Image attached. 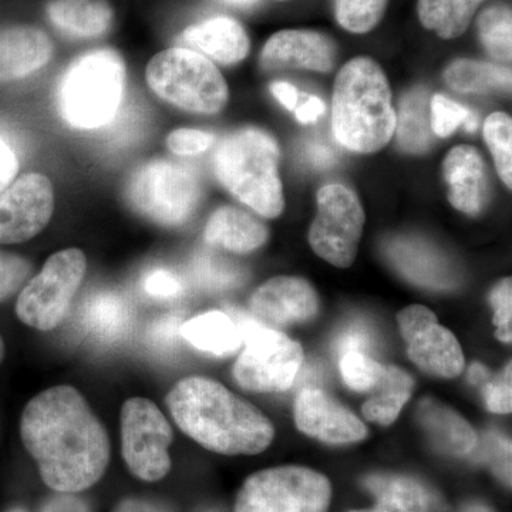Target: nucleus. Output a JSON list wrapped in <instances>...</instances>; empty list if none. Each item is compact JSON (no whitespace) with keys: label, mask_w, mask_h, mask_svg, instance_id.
<instances>
[{"label":"nucleus","mask_w":512,"mask_h":512,"mask_svg":"<svg viewBox=\"0 0 512 512\" xmlns=\"http://www.w3.org/2000/svg\"><path fill=\"white\" fill-rule=\"evenodd\" d=\"M20 436L47 487L80 493L106 473L110 440L86 399L72 386H55L28 403Z\"/></svg>","instance_id":"nucleus-1"},{"label":"nucleus","mask_w":512,"mask_h":512,"mask_svg":"<svg viewBox=\"0 0 512 512\" xmlns=\"http://www.w3.org/2000/svg\"><path fill=\"white\" fill-rule=\"evenodd\" d=\"M165 403L177 426L215 453L252 456L262 453L275 437L274 426L261 410L207 377L181 380Z\"/></svg>","instance_id":"nucleus-2"},{"label":"nucleus","mask_w":512,"mask_h":512,"mask_svg":"<svg viewBox=\"0 0 512 512\" xmlns=\"http://www.w3.org/2000/svg\"><path fill=\"white\" fill-rule=\"evenodd\" d=\"M396 119L382 67L367 57H356L345 64L333 93L336 140L355 153H376L392 138Z\"/></svg>","instance_id":"nucleus-3"},{"label":"nucleus","mask_w":512,"mask_h":512,"mask_svg":"<svg viewBox=\"0 0 512 512\" xmlns=\"http://www.w3.org/2000/svg\"><path fill=\"white\" fill-rule=\"evenodd\" d=\"M274 138L258 128H242L221 141L214 156L218 181L238 201L265 218L284 211Z\"/></svg>","instance_id":"nucleus-4"},{"label":"nucleus","mask_w":512,"mask_h":512,"mask_svg":"<svg viewBox=\"0 0 512 512\" xmlns=\"http://www.w3.org/2000/svg\"><path fill=\"white\" fill-rule=\"evenodd\" d=\"M126 64L116 50H90L64 70L56 90L57 111L79 130L107 126L116 117L126 89Z\"/></svg>","instance_id":"nucleus-5"},{"label":"nucleus","mask_w":512,"mask_h":512,"mask_svg":"<svg viewBox=\"0 0 512 512\" xmlns=\"http://www.w3.org/2000/svg\"><path fill=\"white\" fill-rule=\"evenodd\" d=\"M228 315L237 323L245 345L232 369L235 382L254 393L288 390L302 369V346L248 313L229 309Z\"/></svg>","instance_id":"nucleus-6"},{"label":"nucleus","mask_w":512,"mask_h":512,"mask_svg":"<svg viewBox=\"0 0 512 512\" xmlns=\"http://www.w3.org/2000/svg\"><path fill=\"white\" fill-rule=\"evenodd\" d=\"M146 79L161 100L190 113H220L228 101V86L220 70L188 47L157 53L148 63Z\"/></svg>","instance_id":"nucleus-7"},{"label":"nucleus","mask_w":512,"mask_h":512,"mask_svg":"<svg viewBox=\"0 0 512 512\" xmlns=\"http://www.w3.org/2000/svg\"><path fill=\"white\" fill-rule=\"evenodd\" d=\"M202 198L197 173L187 165L153 160L138 167L126 187V200L141 217L163 227H181L194 217Z\"/></svg>","instance_id":"nucleus-8"},{"label":"nucleus","mask_w":512,"mask_h":512,"mask_svg":"<svg viewBox=\"0 0 512 512\" xmlns=\"http://www.w3.org/2000/svg\"><path fill=\"white\" fill-rule=\"evenodd\" d=\"M332 498L328 478L311 468L285 466L259 471L245 481L235 512H326Z\"/></svg>","instance_id":"nucleus-9"},{"label":"nucleus","mask_w":512,"mask_h":512,"mask_svg":"<svg viewBox=\"0 0 512 512\" xmlns=\"http://www.w3.org/2000/svg\"><path fill=\"white\" fill-rule=\"evenodd\" d=\"M86 268V256L80 249H64L50 256L20 293L16 303L19 319L43 332L59 326L82 285Z\"/></svg>","instance_id":"nucleus-10"},{"label":"nucleus","mask_w":512,"mask_h":512,"mask_svg":"<svg viewBox=\"0 0 512 512\" xmlns=\"http://www.w3.org/2000/svg\"><path fill=\"white\" fill-rule=\"evenodd\" d=\"M173 429L156 404L133 397L121 409V451L131 473L140 480H161L171 468Z\"/></svg>","instance_id":"nucleus-11"},{"label":"nucleus","mask_w":512,"mask_h":512,"mask_svg":"<svg viewBox=\"0 0 512 512\" xmlns=\"http://www.w3.org/2000/svg\"><path fill=\"white\" fill-rule=\"evenodd\" d=\"M366 215L362 204L343 185L332 184L318 192V215L309 231L315 254L338 268L355 262Z\"/></svg>","instance_id":"nucleus-12"},{"label":"nucleus","mask_w":512,"mask_h":512,"mask_svg":"<svg viewBox=\"0 0 512 512\" xmlns=\"http://www.w3.org/2000/svg\"><path fill=\"white\" fill-rule=\"evenodd\" d=\"M410 360L431 376L453 379L464 370V355L453 332L426 306L412 305L397 315Z\"/></svg>","instance_id":"nucleus-13"},{"label":"nucleus","mask_w":512,"mask_h":512,"mask_svg":"<svg viewBox=\"0 0 512 512\" xmlns=\"http://www.w3.org/2000/svg\"><path fill=\"white\" fill-rule=\"evenodd\" d=\"M55 211V191L43 174L23 175L0 194V245L29 241Z\"/></svg>","instance_id":"nucleus-14"},{"label":"nucleus","mask_w":512,"mask_h":512,"mask_svg":"<svg viewBox=\"0 0 512 512\" xmlns=\"http://www.w3.org/2000/svg\"><path fill=\"white\" fill-rule=\"evenodd\" d=\"M295 423L306 436L328 444H352L367 437L365 423L318 387H306L296 397Z\"/></svg>","instance_id":"nucleus-15"},{"label":"nucleus","mask_w":512,"mask_h":512,"mask_svg":"<svg viewBox=\"0 0 512 512\" xmlns=\"http://www.w3.org/2000/svg\"><path fill=\"white\" fill-rule=\"evenodd\" d=\"M249 309L252 316L271 328L296 325L318 315L319 298L305 279L276 276L252 293Z\"/></svg>","instance_id":"nucleus-16"},{"label":"nucleus","mask_w":512,"mask_h":512,"mask_svg":"<svg viewBox=\"0 0 512 512\" xmlns=\"http://www.w3.org/2000/svg\"><path fill=\"white\" fill-rule=\"evenodd\" d=\"M336 46L330 37L312 30H282L261 53L265 70H312L328 73L335 66Z\"/></svg>","instance_id":"nucleus-17"},{"label":"nucleus","mask_w":512,"mask_h":512,"mask_svg":"<svg viewBox=\"0 0 512 512\" xmlns=\"http://www.w3.org/2000/svg\"><path fill=\"white\" fill-rule=\"evenodd\" d=\"M443 171L451 205L464 214H480L487 200L488 184L485 164L476 148L454 147L444 160Z\"/></svg>","instance_id":"nucleus-18"},{"label":"nucleus","mask_w":512,"mask_h":512,"mask_svg":"<svg viewBox=\"0 0 512 512\" xmlns=\"http://www.w3.org/2000/svg\"><path fill=\"white\" fill-rule=\"evenodd\" d=\"M52 55V40L35 26L19 25L0 30V82L30 76L46 66Z\"/></svg>","instance_id":"nucleus-19"},{"label":"nucleus","mask_w":512,"mask_h":512,"mask_svg":"<svg viewBox=\"0 0 512 512\" xmlns=\"http://www.w3.org/2000/svg\"><path fill=\"white\" fill-rule=\"evenodd\" d=\"M386 254L394 268L414 284L431 289H450L457 284L450 262L419 239H392L387 244Z\"/></svg>","instance_id":"nucleus-20"},{"label":"nucleus","mask_w":512,"mask_h":512,"mask_svg":"<svg viewBox=\"0 0 512 512\" xmlns=\"http://www.w3.org/2000/svg\"><path fill=\"white\" fill-rule=\"evenodd\" d=\"M417 420L437 450L450 456H468L476 448V430L456 410L434 399H423Z\"/></svg>","instance_id":"nucleus-21"},{"label":"nucleus","mask_w":512,"mask_h":512,"mask_svg":"<svg viewBox=\"0 0 512 512\" xmlns=\"http://www.w3.org/2000/svg\"><path fill=\"white\" fill-rule=\"evenodd\" d=\"M183 42L222 64L241 62L249 52L247 32L237 20L227 16H217L190 26L183 33Z\"/></svg>","instance_id":"nucleus-22"},{"label":"nucleus","mask_w":512,"mask_h":512,"mask_svg":"<svg viewBox=\"0 0 512 512\" xmlns=\"http://www.w3.org/2000/svg\"><path fill=\"white\" fill-rule=\"evenodd\" d=\"M205 241L235 254H249L265 244L268 229L261 221L237 207H222L205 227Z\"/></svg>","instance_id":"nucleus-23"},{"label":"nucleus","mask_w":512,"mask_h":512,"mask_svg":"<svg viewBox=\"0 0 512 512\" xmlns=\"http://www.w3.org/2000/svg\"><path fill=\"white\" fill-rule=\"evenodd\" d=\"M46 12L57 30L76 39L106 35L113 23L107 0H50Z\"/></svg>","instance_id":"nucleus-24"},{"label":"nucleus","mask_w":512,"mask_h":512,"mask_svg":"<svg viewBox=\"0 0 512 512\" xmlns=\"http://www.w3.org/2000/svg\"><path fill=\"white\" fill-rule=\"evenodd\" d=\"M79 320L97 342H116L130 326V308L119 293L94 292L82 303Z\"/></svg>","instance_id":"nucleus-25"},{"label":"nucleus","mask_w":512,"mask_h":512,"mask_svg":"<svg viewBox=\"0 0 512 512\" xmlns=\"http://www.w3.org/2000/svg\"><path fill=\"white\" fill-rule=\"evenodd\" d=\"M181 336L201 352L228 356L242 345L241 332L228 313L212 311L195 316L181 325Z\"/></svg>","instance_id":"nucleus-26"},{"label":"nucleus","mask_w":512,"mask_h":512,"mask_svg":"<svg viewBox=\"0 0 512 512\" xmlns=\"http://www.w3.org/2000/svg\"><path fill=\"white\" fill-rule=\"evenodd\" d=\"M414 390L413 377L393 365H384L383 375L372 390V396L363 404L366 420L379 426H390L396 421L404 404L409 402Z\"/></svg>","instance_id":"nucleus-27"},{"label":"nucleus","mask_w":512,"mask_h":512,"mask_svg":"<svg viewBox=\"0 0 512 512\" xmlns=\"http://www.w3.org/2000/svg\"><path fill=\"white\" fill-rule=\"evenodd\" d=\"M365 485L377 497L372 510L352 512H429L430 494L426 488L404 476H370Z\"/></svg>","instance_id":"nucleus-28"},{"label":"nucleus","mask_w":512,"mask_h":512,"mask_svg":"<svg viewBox=\"0 0 512 512\" xmlns=\"http://www.w3.org/2000/svg\"><path fill=\"white\" fill-rule=\"evenodd\" d=\"M485 0H419L417 12L424 28L434 30L441 39H456L470 26Z\"/></svg>","instance_id":"nucleus-29"},{"label":"nucleus","mask_w":512,"mask_h":512,"mask_svg":"<svg viewBox=\"0 0 512 512\" xmlns=\"http://www.w3.org/2000/svg\"><path fill=\"white\" fill-rule=\"evenodd\" d=\"M429 99L423 89H414L403 97L400 103L399 119H396L397 138L403 150L421 154L433 143Z\"/></svg>","instance_id":"nucleus-30"},{"label":"nucleus","mask_w":512,"mask_h":512,"mask_svg":"<svg viewBox=\"0 0 512 512\" xmlns=\"http://www.w3.org/2000/svg\"><path fill=\"white\" fill-rule=\"evenodd\" d=\"M444 79L457 92L485 93L510 89L511 70L476 60H458L448 67Z\"/></svg>","instance_id":"nucleus-31"},{"label":"nucleus","mask_w":512,"mask_h":512,"mask_svg":"<svg viewBox=\"0 0 512 512\" xmlns=\"http://www.w3.org/2000/svg\"><path fill=\"white\" fill-rule=\"evenodd\" d=\"M192 275L198 284L212 291L237 288L245 281V272L241 266L210 252L195 255Z\"/></svg>","instance_id":"nucleus-32"},{"label":"nucleus","mask_w":512,"mask_h":512,"mask_svg":"<svg viewBox=\"0 0 512 512\" xmlns=\"http://www.w3.org/2000/svg\"><path fill=\"white\" fill-rule=\"evenodd\" d=\"M511 9L508 6H493L485 10L478 19V30L485 49L501 62L511 60Z\"/></svg>","instance_id":"nucleus-33"},{"label":"nucleus","mask_w":512,"mask_h":512,"mask_svg":"<svg viewBox=\"0 0 512 512\" xmlns=\"http://www.w3.org/2000/svg\"><path fill=\"white\" fill-rule=\"evenodd\" d=\"M484 138L493 154L498 175L508 188L512 181V123L511 117L504 113H494L488 117L484 126Z\"/></svg>","instance_id":"nucleus-34"},{"label":"nucleus","mask_w":512,"mask_h":512,"mask_svg":"<svg viewBox=\"0 0 512 512\" xmlns=\"http://www.w3.org/2000/svg\"><path fill=\"white\" fill-rule=\"evenodd\" d=\"M389 0H335L339 25L352 33H367L382 20Z\"/></svg>","instance_id":"nucleus-35"},{"label":"nucleus","mask_w":512,"mask_h":512,"mask_svg":"<svg viewBox=\"0 0 512 512\" xmlns=\"http://www.w3.org/2000/svg\"><path fill=\"white\" fill-rule=\"evenodd\" d=\"M340 373L350 389L370 393L383 375L384 365L362 352L343 353L339 357Z\"/></svg>","instance_id":"nucleus-36"},{"label":"nucleus","mask_w":512,"mask_h":512,"mask_svg":"<svg viewBox=\"0 0 512 512\" xmlns=\"http://www.w3.org/2000/svg\"><path fill=\"white\" fill-rule=\"evenodd\" d=\"M477 451V460L487 463L493 468L497 476L503 478L505 483L511 484V444L510 441L498 434H487L483 443L478 444L471 453Z\"/></svg>","instance_id":"nucleus-37"},{"label":"nucleus","mask_w":512,"mask_h":512,"mask_svg":"<svg viewBox=\"0 0 512 512\" xmlns=\"http://www.w3.org/2000/svg\"><path fill=\"white\" fill-rule=\"evenodd\" d=\"M431 130L436 136L447 137L470 116V111L453 100L437 94L430 104Z\"/></svg>","instance_id":"nucleus-38"},{"label":"nucleus","mask_w":512,"mask_h":512,"mask_svg":"<svg viewBox=\"0 0 512 512\" xmlns=\"http://www.w3.org/2000/svg\"><path fill=\"white\" fill-rule=\"evenodd\" d=\"M32 265L22 256L0 251V302L15 295L28 282Z\"/></svg>","instance_id":"nucleus-39"},{"label":"nucleus","mask_w":512,"mask_h":512,"mask_svg":"<svg viewBox=\"0 0 512 512\" xmlns=\"http://www.w3.org/2000/svg\"><path fill=\"white\" fill-rule=\"evenodd\" d=\"M494 309L495 336L501 342L511 343L512 339V284L511 278H505L494 286L490 296Z\"/></svg>","instance_id":"nucleus-40"},{"label":"nucleus","mask_w":512,"mask_h":512,"mask_svg":"<svg viewBox=\"0 0 512 512\" xmlns=\"http://www.w3.org/2000/svg\"><path fill=\"white\" fill-rule=\"evenodd\" d=\"M511 363L504 367L500 375H491L483 384V394L488 410L493 413H511L512 407Z\"/></svg>","instance_id":"nucleus-41"},{"label":"nucleus","mask_w":512,"mask_h":512,"mask_svg":"<svg viewBox=\"0 0 512 512\" xmlns=\"http://www.w3.org/2000/svg\"><path fill=\"white\" fill-rule=\"evenodd\" d=\"M214 141V136L207 131L180 128L167 137V147L177 156H195L207 151Z\"/></svg>","instance_id":"nucleus-42"},{"label":"nucleus","mask_w":512,"mask_h":512,"mask_svg":"<svg viewBox=\"0 0 512 512\" xmlns=\"http://www.w3.org/2000/svg\"><path fill=\"white\" fill-rule=\"evenodd\" d=\"M375 345V336L369 326L362 322H352L340 330L335 339V350L338 356L348 352H362L369 355Z\"/></svg>","instance_id":"nucleus-43"},{"label":"nucleus","mask_w":512,"mask_h":512,"mask_svg":"<svg viewBox=\"0 0 512 512\" xmlns=\"http://www.w3.org/2000/svg\"><path fill=\"white\" fill-rule=\"evenodd\" d=\"M143 289L156 299H174L183 293L184 285L174 272L154 269L144 276Z\"/></svg>","instance_id":"nucleus-44"},{"label":"nucleus","mask_w":512,"mask_h":512,"mask_svg":"<svg viewBox=\"0 0 512 512\" xmlns=\"http://www.w3.org/2000/svg\"><path fill=\"white\" fill-rule=\"evenodd\" d=\"M181 325L183 322L175 316H165L157 320L148 330V343L158 352H173L178 346V340L183 338Z\"/></svg>","instance_id":"nucleus-45"},{"label":"nucleus","mask_w":512,"mask_h":512,"mask_svg":"<svg viewBox=\"0 0 512 512\" xmlns=\"http://www.w3.org/2000/svg\"><path fill=\"white\" fill-rule=\"evenodd\" d=\"M19 173V161L15 151L0 138V194L15 181Z\"/></svg>","instance_id":"nucleus-46"},{"label":"nucleus","mask_w":512,"mask_h":512,"mask_svg":"<svg viewBox=\"0 0 512 512\" xmlns=\"http://www.w3.org/2000/svg\"><path fill=\"white\" fill-rule=\"evenodd\" d=\"M42 512H90L89 505L72 493H59L50 498Z\"/></svg>","instance_id":"nucleus-47"},{"label":"nucleus","mask_w":512,"mask_h":512,"mask_svg":"<svg viewBox=\"0 0 512 512\" xmlns=\"http://www.w3.org/2000/svg\"><path fill=\"white\" fill-rule=\"evenodd\" d=\"M306 156L316 168H328L335 164V151L322 141L309 143Z\"/></svg>","instance_id":"nucleus-48"},{"label":"nucleus","mask_w":512,"mask_h":512,"mask_svg":"<svg viewBox=\"0 0 512 512\" xmlns=\"http://www.w3.org/2000/svg\"><path fill=\"white\" fill-rule=\"evenodd\" d=\"M296 117L301 123H313L322 116L323 111H325V106H323V101L319 99V97H308L305 103H302L301 106L296 107Z\"/></svg>","instance_id":"nucleus-49"},{"label":"nucleus","mask_w":512,"mask_h":512,"mask_svg":"<svg viewBox=\"0 0 512 512\" xmlns=\"http://www.w3.org/2000/svg\"><path fill=\"white\" fill-rule=\"evenodd\" d=\"M271 92L286 109L295 110L298 107L299 93L292 84L275 82L271 86Z\"/></svg>","instance_id":"nucleus-50"},{"label":"nucleus","mask_w":512,"mask_h":512,"mask_svg":"<svg viewBox=\"0 0 512 512\" xmlns=\"http://www.w3.org/2000/svg\"><path fill=\"white\" fill-rule=\"evenodd\" d=\"M113 512H170L163 505L151 503V501L141 500V498H128L123 503L117 505Z\"/></svg>","instance_id":"nucleus-51"},{"label":"nucleus","mask_w":512,"mask_h":512,"mask_svg":"<svg viewBox=\"0 0 512 512\" xmlns=\"http://www.w3.org/2000/svg\"><path fill=\"white\" fill-rule=\"evenodd\" d=\"M470 382L476 384V386H483L485 382L491 377V373L488 372L487 367L481 366L480 363H474L473 366L470 367Z\"/></svg>","instance_id":"nucleus-52"},{"label":"nucleus","mask_w":512,"mask_h":512,"mask_svg":"<svg viewBox=\"0 0 512 512\" xmlns=\"http://www.w3.org/2000/svg\"><path fill=\"white\" fill-rule=\"evenodd\" d=\"M229 5L239 6V8H251L258 0H225Z\"/></svg>","instance_id":"nucleus-53"},{"label":"nucleus","mask_w":512,"mask_h":512,"mask_svg":"<svg viewBox=\"0 0 512 512\" xmlns=\"http://www.w3.org/2000/svg\"><path fill=\"white\" fill-rule=\"evenodd\" d=\"M464 512H493L491 508L485 507V505H470V507L466 508Z\"/></svg>","instance_id":"nucleus-54"},{"label":"nucleus","mask_w":512,"mask_h":512,"mask_svg":"<svg viewBox=\"0 0 512 512\" xmlns=\"http://www.w3.org/2000/svg\"><path fill=\"white\" fill-rule=\"evenodd\" d=\"M464 123H467L466 128L468 131H474L477 128V119L476 117L471 116V113L470 116L467 117V120L464 121Z\"/></svg>","instance_id":"nucleus-55"},{"label":"nucleus","mask_w":512,"mask_h":512,"mask_svg":"<svg viewBox=\"0 0 512 512\" xmlns=\"http://www.w3.org/2000/svg\"><path fill=\"white\" fill-rule=\"evenodd\" d=\"M3 356H5V343H3V339L0 338V362H2Z\"/></svg>","instance_id":"nucleus-56"},{"label":"nucleus","mask_w":512,"mask_h":512,"mask_svg":"<svg viewBox=\"0 0 512 512\" xmlns=\"http://www.w3.org/2000/svg\"><path fill=\"white\" fill-rule=\"evenodd\" d=\"M10 512H26V511L22 510V508H15V510H12Z\"/></svg>","instance_id":"nucleus-57"},{"label":"nucleus","mask_w":512,"mask_h":512,"mask_svg":"<svg viewBox=\"0 0 512 512\" xmlns=\"http://www.w3.org/2000/svg\"><path fill=\"white\" fill-rule=\"evenodd\" d=\"M279 2H286V0H279Z\"/></svg>","instance_id":"nucleus-58"}]
</instances>
